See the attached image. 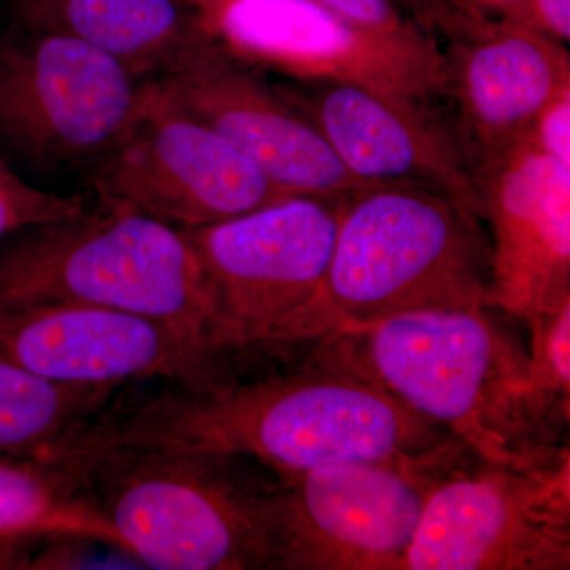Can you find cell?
I'll list each match as a JSON object with an SVG mask.
<instances>
[{"label": "cell", "instance_id": "14", "mask_svg": "<svg viewBox=\"0 0 570 570\" xmlns=\"http://www.w3.org/2000/svg\"><path fill=\"white\" fill-rule=\"evenodd\" d=\"M154 82L167 102L208 124L292 194L344 197L374 186L346 170L275 82L204 37Z\"/></svg>", "mask_w": 570, "mask_h": 570}, {"label": "cell", "instance_id": "6", "mask_svg": "<svg viewBox=\"0 0 570 570\" xmlns=\"http://www.w3.org/2000/svg\"><path fill=\"white\" fill-rule=\"evenodd\" d=\"M570 453L531 466L480 460L445 469L401 570H569Z\"/></svg>", "mask_w": 570, "mask_h": 570}, {"label": "cell", "instance_id": "2", "mask_svg": "<svg viewBox=\"0 0 570 570\" xmlns=\"http://www.w3.org/2000/svg\"><path fill=\"white\" fill-rule=\"evenodd\" d=\"M489 273L478 214L431 187L374 184L344 198L324 284L265 351L283 355L411 311L485 306Z\"/></svg>", "mask_w": 570, "mask_h": 570}, {"label": "cell", "instance_id": "15", "mask_svg": "<svg viewBox=\"0 0 570 570\" xmlns=\"http://www.w3.org/2000/svg\"><path fill=\"white\" fill-rule=\"evenodd\" d=\"M444 52L449 118L479 187L528 140L539 112L570 88L568 45L532 26L485 22L449 41Z\"/></svg>", "mask_w": 570, "mask_h": 570}, {"label": "cell", "instance_id": "7", "mask_svg": "<svg viewBox=\"0 0 570 570\" xmlns=\"http://www.w3.org/2000/svg\"><path fill=\"white\" fill-rule=\"evenodd\" d=\"M151 86L73 37L17 21L0 32V138L41 168L91 167L140 118Z\"/></svg>", "mask_w": 570, "mask_h": 570}, {"label": "cell", "instance_id": "5", "mask_svg": "<svg viewBox=\"0 0 570 570\" xmlns=\"http://www.w3.org/2000/svg\"><path fill=\"white\" fill-rule=\"evenodd\" d=\"M45 303L115 307L232 358L246 354L181 228L102 198L0 243V313Z\"/></svg>", "mask_w": 570, "mask_h": 570}, {"label": "cell", "instance_id": "24", "mask_svg": "<svg viewBox=\"0 0 570 570\" xmlns=\"http://www.w3.org/2000/svg\"><path fill=\"white\" fill-rule=\"evenodd\" d=\"M468 32L485 22H515L535 28L531 0H448Z\"/></svg>", "mask_w": 570, "mask_h": 570}, {"label": "cell", "instance_id": "9", "mask_svg": "<svg viewBox=\"0 0 570 570\" xmlns=\"http://www.w3.org/2000/svg\"><path fill=\"white\" fill-rule=\"evenodd\" d=\"M472 452L423 463H343L279 475L269 570H401L428 491Z\"/></svg>", "mask_w": 570, "mask_h": 570}, {"label": "cell", "instance_id": "25", "mask_svg": "<svg viewBox=\"0 0 570 570\" xmlns=\"http://www.w3.org/2000/svg\"><path fill=\"white\" fill-rule=\"evenodd\" d=\"M409 17L434 39L450 41L463 29V22L450 9L448 0H397Z\"/></svg>", "mask_w": 570, "mask_h": 570}, {"label": "cell", "instance_id": "22", "mask_svg": "<svg viewBox=\"0 0 570 570\" xmlns=\"http://www.w3.org/2000/svg\"><path fill=\"white\" fill-rule=\"evenodd\" d=\"M317 2L344 21L365 31L400 37V39L431 36L409 17L397 0H317Z\"/></svg>", "mask_w": 570, "mask_h": 570}, {"label": "cell", "instance_id": "18", "mask_svg": "<svg viewBox=\"0 0 570 570\" xmlns=\"http://www.w3.org/2000/svg\"><path fill=\"white\" fill-rule=\"evenodd\" d=\"M119 390L48 381L0 352V460L51 461Z\"/></svg>", "mask_w": 570, "mask_h": 570}, {"label": "cell", "instance_id": "13", "mask_svg": "<svg viewBox=\"0 0 570 570\" xmlns=\"http://www.w3.org/2000/svg\"><path fill=\"white\" fill-rule=\"evenodd\" d=\"M275 85L360 181L431 187L482 219L478 184L442 104L390 96L355 82Z\"/></svg>", "mask_w": 570, "mask_h": 570}, {"label": "cell", "instance_id": "4", "mask_svg": "<svg viewBox=\"0 0 570 570\" xmlns=\"http://www.w3.org/2000/svg\"><path fill=\"white\" fill-rule=\"evenodd\" d=\"M157 570H269L279 475L239 453L104 448L51 460Z\"/></svg>", "mask_w": 570, "mask_h": 570}, {"label": "cell", "instance_id": "12", "mask_svg": "<svg viewBox=\"0 0 570 570\" xmlns=\"http://www.w3.org/2000/svg\"><path fill=\"white\" fill-rule=\"evenodd\" d=\"M0 352L61 384L165 381L216 392L235 381L232 356L140 314L86 303H45L0 313Z\"/></svg>", "mask_w": 570, "mask_h": 570}, {"label": "cell", "instance_id": "10", "mask_svg": "<svg viewBox=\"0 0 570 570\" xmlns=\"http://www.w3.org/2000/svg\"><path fill=\"white\" fill-rule=\"evenodd\" d=\"M89 170L97 197L178 228L225 223L295 195L208 124L167 102L154 80L140 118Z\"/></svg>", "mask_w": 570, "mask_h": 570}, {"label": "cell", "instance_id": "20", "mask_svg": "<svg viewBox=\"0 0 570 570\" xmlns=\"http://www.w3.org/2000/svg\"><path fill=\"white\" fill-rule=\"evenodd\" d=\"M524 401L532 428L550 450L568 444L570 420V302L530 322Z\"/></svg>", "mask_w": 570, "mask_h": 570}, {"label": "cell", "instance_id": "8", "mask_svg": "<svg viewBox=\"0 0 570 570\" xmlns=\"http://www.w3.org/2000/svg\"><path fill=\"white\" fill-rule=\"evenodd\" d=\"M205 40L235 61L288 81H344L420 102L448 96V61L433 36H382L317 0H187Z\"/></svg>", "mask_w": 570, "mask_h": 570}, {"label": "cell", "instance_id": "16", "mask_svg": "<svg viewBox=\"0 0 570 570\" xmlns=\"http://www.w3.org/2000/svg\"><path fill=\"white\" fill-rule=\"evenodd\" d=\"M479 190L490 245L485 306L530 322L570 302V167L527 140Z\"/></svg>", "mask_w": 570, "mask_h": 570}, {"label": "cell", "instance_id": "11", "mask_svg": "<svg viewBox=\"0 0 570 570\" xmlns=\"http://www.w3.org/2000/svg\"><path fill=\"white\" fill-rule=\"evenodd\" d=\"M346 197L294 195L225 223L181 228L246 352L265 351L324 284Z\"/></svg>", "mask_w": 570, "mask_h": 570}, {"label": "cell", "instance_id": "21", "mask_svg": "<svg viewBox=\"0 0 570 570\" xmlns=\"http://www.w3.org/2000/svg\"><path fill=\"white\" fill-rule=\"evenodd\" d=\"M91 206L85 195L48 193L32 186L0 154V243L28 228L80 216Z\"/></svg>", "mask_w": 570, "mask_h": 570}, {"label": "cell", "instance_id": "23", "mask_svg": "<svg viewBox=\"0 0 570 570\" xmlns=\"http://www.w3.org/2000/svg\"><path fill=\"white\" fill-rule=\"evenodd\" d=\"M528 140L551 159L570 167V88L562 89L539 112Z\"/></svg>", "mask_w": 570, "mask_h": 570}, {"label": "cell", "instance_id": "26", "mask_svg": "<svg viewBox=\"0 0 570 570\" xmlns=\"http://www.w3.org/2000/svg\"><path fill=\"white\" fill-rule=\"evenodd\" d=\"M531 11L532 21L539 31L569 45L570 0H531Z\"/></svg>", "mask_w": 570, "mask_h": 570}, {"label": "cell", "instance_id": "1", "mask_svg": "<svg viewBox=\"0 0 570 570\" xmlns=\"http://www.w3.org/2000/svg\"><path fill=\"white\" fill-rule=\"evenodd\" d=\"M160 448L239 453L277 475L343 463H423L469 450L373 382L306 358L216 392L171 384L115 396L66 452Z\"/></svg>", "mask_w": 570, "mask_h": 570}, {"label": "cell", "instance_id": "17", "mask_svg": "<svg viewBox=\"0 0 570 570\" xmlns=\"http://www.w3.org/2000/svg\"><path fill=\"white\" fill-rule=\"evenodd\" d=\"M14 21L73 37L157 80L202 39L187 0H9Z\"/></svg>", "mask_w": 570, "mask_h": 570}, {"label": "cell", "instance_id": "19", "mask_svg": "<svg viewBox=\"0 0 570 570\" xmlns=\"http://www.w3.org/2000/svg\"><path fill=\"white\" fill-rule=\"evenodd\" d=\"M0 538H77L126 553L73 475L52 461L0 460Z\"/></svg>", "mask_w": 570, "mask_h": 570}, {"label": "cell", "instance_id": "3", "mask_svg": "<svg viewBox=\"0 0 570 570\" xmlns=\"http://www.w3.org/2000/svg\"><path fill=\"white\" fill-rule=\"evenodd\" d=\"M306 358L373 382L490 463L531 466L557 455L524 401L527 352L489 307H433L381 318L309 344Z\"/></svg>", "mask_w": 570, "mask_h": 570}]
</instances>
